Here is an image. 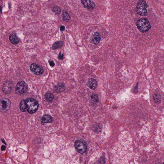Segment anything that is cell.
<instances>
[{
  "label": "cell",
  "instance_id": "6da1fadb",
  "mask_svg": "<svg viewBox=\"0 0 164 164\" xmlns=\"http://www.w3.org/2000/svg\"><path fill=\"white\" fill-rule=\"evenodd\" d=\"M26 107L28 112L33 114L36 112L38 109L39 104L35 99L32 98H27L25 100Z\"/></svg>",
  "mask_w": 164,
  "mask_h": 164
},
{
  "label": "cell",
  "instance_id": "7a4b0ae2",
  "mask_svg": "<svg viewBox=\"0 0 164 164\" xmlns=\"http://www.w3.org/2000/svg\"><path fill=\"white\" fill-rule=\"evenodd\" d=\"M136 25L140 31L144 33L150 29L151 26L149 20L146 18H141L138 20Z\"/></svg>",
  "mask_w": 164,
  "mask_h": 164
},
{
  "label": "cell",
  "instance_id": "3957f363",
  "mask_svg": "<svg viewBox=\"0 0 164 164\" xmlns=\"http://www.w3.org/2000/svg\"><path fill=\"white\" fill-rule=\"evenodd\" d=\"M147 5L146 1H140L137 3L136 10L138 14L142 16H146L148 14L147 10Z\"/></svg>",
  "mask_w": 164,
  "mask_h": 164
},
{
  "label": "cell",
  "instance_id": "277c9868",
  "mask_svg": "<svg viewBox=\"0 0 164 164\" xmlns=\"http://www.w3.org/2000/svg\"><path fill=\"white\" fill-rule=\"evenodd\" d=\"M28 88L27 83L24 81H21L17 84L15 88V93L18 95H22L27 92Z\"/></svg>",
  "mask_w": 164,
  "mask_h": 164
},
{
  "label": "cell",
  "instance_id": "5b68a950",
  "mask_svg": "<svg viewBox=\"0 0 164 164\" xmlns=\"http://www.w3.org/2000/svg\"><path fill=\"white\" fill-rule=\"evenodd\" d=\"M75 147L77 152L80 154L85 153L87 150V145L85 141L82 140H77L75 142Z\"/></svg>",
  "mask_w": 164,
  "mask_h": 164
},
{
  "label": "cell",
  "instance_id": "8992f818",
  "mask_svg": "<svg viewBox=\"0 0 164 164\" xmlns=\"http://www.w3.org/2000/svg\"><path fill=\"white\" fill-rule=\"evenodd\" d=\"M11 105V102L8 98H3L1 100L0 110L2 112H5L9 109Z\"/></svg>",
  "mask_w": 164,
  "mask_h": 164
},
{
  "label": "cell",
  "instance_id": "52a82bcc",
  "mask_svg": "<svg viewBox=\"0 0 164 164\" xmlns=\"http://www.w3.org/2000/svg\"><path fill=\"white\" fill-rule=\"evenodd\" d=\"M30 68L32 72L36 75H41L44 72L43 68L35 63L32 64L30 65Z\"/></svg>",
  "mask_w": 164,
  "mask_h": 164
},
{
  "label": "cell",
  "instance_id": "ba28073f",
  "mask_svg": "<svg viewBox=\"0 0 164 164\" xmlns=\"http://www.w3.org/2000/svg\"><path fill=\"white\" fill-rule=\"evenodd\" d=\"M12 87V82L10 81H7L3 85V92L6 94H9L11 92Z\"/></svg>",
  "mask_w": 164,
  "mask_h": 164
},
{
  "label": "cell",
  "instance_id": "9c48e42d",
  "mask_svg": "<svg viewBox=\"0 0 164 164\" xmlns=\"http://www.w3.org/2000/svg\"><path fill=\"white\" fill-rule=\"evenodd\" d=\"M53 121V118L48 114L43 115L41 119V122L42 124H44L46 123H52Z\"/></svg>",
  "mask_w": 164,
  "mask_h": 164
},
{
  "label": "cell",
  "instance_id": "30bf717a",
  "mask_svg": "<svg viewBox=\"0 0 164 164\" xmlns=\"http://www.w3.org/2000/svg\"><path fill=\"white\" fill-rule=\"evenodd\" d=\"M81 2L84 7L86 8L92 9L95 6V4L93 1H82Z\"/></svg>",
  "mask_w": 164,
  "mask_h": 164
},
{
  "label": "cell",
  "instance_id": "8fae6325",
  "mask_svg": "<svg viewBox=\"0 0 164 164\" xmlns=\"http://www.w3.org/2000/svg\"><path fill=\"white\" fill-rule=\"evenodd\" d=\"M101 40V36L98 33H95L91 38V41L95 44H98Z\"/></svg>",
  "mask_w": 164,
  "mask_h": 164
},
{
  "label": "cell",
  "instance_id": "7c38bea8",
  "mask_svg": "<svg viewBox=\"0 0 164 164\" xmlns=\"http://www.w3.org/2000/svg\"><path fill=\"white\" fill-rule=\"evenodd\" d=\"M65 89V86L63 84L59 83L54 88V90L55 92L57 93L63 92Z\"/></svg>",
  "mask_w": 164,
  "mask_h": 164
},
{
  "label": "cell",
  "instance_id": "4fadbf2b",
  "mask_svg": "<svg viewBox=\"0 0 164 164\" xmlns=\"http://www.w3.org/2000/svg\"><path fill=\"white\" fill-rule=\"evenodd\" d=\"M9 40L12 44H17L20 41V39L18 38L15 34L12 33L9 36Z\"/></svg>",
  "mask_w": 164,
  "mask_h": 164
},
{
  "label": "cell",
  "instance_id": "5bb4252c",
  "mask_svg": "<svg viewBox=\"0 0 164 164\" xmlns=\"http://www.w3.org/2000/svg\"><path fill=\"white\" fill-rule=\"evenodd\" d=\"M88 87L91 89L94 90L96 88L97 86V82L95 79L91 78L88 82Z\"/></svg>",
  "mask_w": 164,
  "mask_h": 164
},
{
  "label": "cell",
  "instance_id": "9a60e30c",
  "mask_svg": "<svg viewBox=\"0 0 164 164\" xmlns=\"http://www.w3.org/2000/svg\"><path fill=\"white\" fill-rule=\"evenodd\" d=\"M63 44L64 43L62 41H56L54 44L52 46V48L54 50L60 49L63 46Z\"/></svg>",
  "mask_w": 164,
  "mask_h": 164
},
{
  "label": "cell",
  "instance_id": "2e32d148",
  "mask_svg": "<svg viewBox=\"0 0 164 164\" xmlns=\"http://www.w3.org/2000/svg\"><path fill=\"white\" fill-rule=\"evenodd\" d=\"M20 110L22 112H25L26 111H27L25 101V100H23L20 102Z\"/></svg>",
  "mask_w": 164,
  "mask_h": 164
},
{
  "label": "cell",
  "instance_id": "e0dca14e",
  "mask_svg": "<svg viewBox=\"0 0 164 164\" xmlns=\"http://www.w3.org/2000/svg\"><path fill=\"white\" fill-rule=\"evenodd\" d=\"M153 99L155 102L157 104L160 103L161 101L162 98L160 94H156L154 95L153 97Z\"/></svg>",
  "mask_w": 164,
  "mask_h": 164
},
{
  "label": "cell",
  "instance_id": "ac0fdd59",
  "mask_svg": "<svg viewBox=\"0 0 164 164\" xmlns=\"http://www.w3.org/2000/svg\"><path fill=\"white\" fill-rule=\"evenodd\" d=\"M45 98L46 99L48 102H50L53 101L54 98V96L53 94L51 93L48 92L46 93L45 95Z\"/></svg>",
  "mask_w": 164,
  "mask_h": 164
},
{
  "label": "cell",
  "instance_id": "d6986e66",
  "mask_svg": "<svg viewBox=\"0 0 164 164\" xmlns=\"http://www.w3.org/2000/svg\"><path fill=\"white\" fill-rule=\"evenodd\" d=\"M64 19L66 21H68L70 19L71 17L68 13L66 10L64 11L62 14Z\"/></svg>",
  "mask_w": 164,
  "mask_h": 164
},
{
  "label": "cell",
  "instance_id": "ffe728a7",
  "mask_svg": "<svg viewBox=\"0 0 164 164\" xmlns=\"http://www.w3.org/2000/svg\"><path fill=\"white\" fill-rule=\"evenodd\" d=\"M91 100L94 102H98L99 101V98L98 95L97 94L93 93L91 95Z\"/></svg>",
  "mask_w": 164,
  "mask_h": 164
},
{
  "label": "cell",
  "instance_id": "44dd1931",
  "mask_svg": "<svg viewBox=\"0 0 164 164\" xmlns=\"http://www.w3.org/2000/svg\"><path fill=\"white\" fill-rule=\"evenodd\" d=\"M53 11L56 14H59L61 12V9L59 7L55 6L53 9Z\"/></svg>",
  "mask_w": 164,
  "mask_h": 164
},
{
  "label": "cell",
  "instance_id": "7402d4cb",
  "mask_svg": "<svg viewBox=\"0 0 164 164\" xmlns=\"http://www.w3.org/2000/svg\"><path fill=\"white\" fill-rule=\"evenodd\" d=\"M105 162V159L104 157H101L99 160L98 164H104Z\"/></svg>",
  "mask_w": 164,
  "mask_h": 164
},
{
  "label": "cell",
  "instance_id": "603a6c76",
  "mask_svg": "<svg viewBox=\"0 0 164 164\" xmlns=\"http://www.w3.org/2000/svg\"><path fill=\"white\" fill-rule=\"evenodd\" d=\"M64 57V54L61 53V52H60L59 54L58 59L59 60H63Z\"/></svg>",
  "mask_w": 164,
  "mask_h": 164
},
{
  "label": "cell",
  "instance_id": "cb8c5ba5",
  "mask_svg": "<svg viewBox=\"0 0 164 164\" xmlns=\"http://www.w3.org/2000/svg\"><path fill=\"white\" fill-rule=\"evenodd\" d=\"M49 65H50L51 66L53 67L54 66L55 63L53 61H49Z\"/></svg>",
  "mask_w": 164,
  "mask_h": 164
},
{
  "label": "cell",
  "instance_id": "d4e9b609",
  "mask_svg": "<svg viewBox=\"0 0 164 164\" xmlns=\"http://www.w3.org/2000/svg\"><path fill=\"white\" fill-rule=\"evenodd\" d=\"M65 30V26L62 25L61 26L60 28V30L61 31H63V30Z\"/></svg>",
  "mask_w": 164,
  "mask_h": 164
},
{
  "label": "cell",
  "instance_id": "484cf974",
  "mask_svg": "<svg viewBox=\"0 0 164 164\" xmlns=\"http://www.w3.org/2000/svg\"><path fill=\"white\" fill-rule=\"evenodd\" d=\"M6 147L4 146H2L1 147V150L2 151H4L5 150Z\"/></svg>",
  "mask_w": 164,
  "mask_h": 164
},
{
  "label": "cell",
  "instance_id": "4316f807",
  "mask_svg": "<svg viewBox=\"0 0 164 164\" xmlns=\"http://www.w3.org/2000/svg\"><path fill=\"white\" fill-rule=\"evenodd\" d=\"M156 164H161L160 163H156Z\"/></svg>",
  "mask_w": 164,
  "mask_h": 164
},
{
  "label": "cell",
  "instance_id": "83f0119b",
  "mask_svg": "<svg viewBox=\"0 0 164 164\" xmlns=\"http://www.w3.org/2000/svg\"><path fill=\"white\" fill-rule=\"evenodd\" d=\"M163 164H164V162H163Z\"/></svg>",
  "mask_w": 164,
  "mask_h": 164
}]
</instances>
